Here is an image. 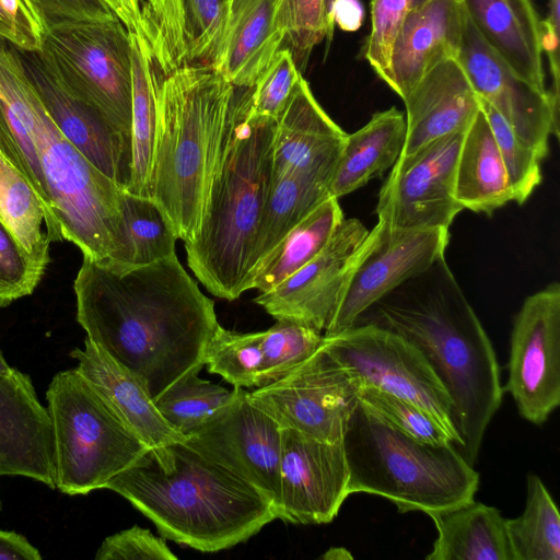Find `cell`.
I'll return each instance as SVG.
<instances>
[{
	"instance_id": "obj_52",
	"label": "cell",
	"mask_w": 560,
	"mask_h": 560,
	"mask_svg": "<svg viewBox=\"0 0 560 560\" xmlns=\"http://www.w3.org/2000/svg\"><path fill=\"white\" fill-rule=\"evenodd\" d=\"M128 32L145 39L141 0H103ZM147 40V39H145Z\"/></svg>"
},
{
	"instance_id": "obj_46",
	"label": "cell",
	"mask_w": 560,
	"mask_h": 560,
	"mask_svg": "<svg viewBox=\"0 0 560 560\" xmlns=\"http://www.w3.org/2000/svg\"><path fill=\"white\" fill-rule=\"evenodd\" d=\"M44 273L0 217V307L31 294Z\"/></svg>"
},
{
	"instance_id": "obj_5",
	"label": "cell",
	"mask_w": 560,
	"mask_h": 560,
	"mask_svg": "<svg viewBox=\"0 0 560 560\" xmlns=\"http://www.w3.org/2000/svg\"><path fill=\"white\" fill-rule=\"evenodd\" d=\"M155 138L149 198L184 243L197 235L234 85L208 66L153 65Z\"/></svg>"
},
{
	"instance_id": "obj_25",
	"label": "cell",
	"mask_w": 560,
	"mask_h": 560,
	"mask_svg": "<svg viewBox=\"0 0 560 560\" xmlns=\"http://www.w3.org/2000/svg\"><path fill=\"white\" fill-rule=\"evenodd\" d=\"M70 355L78 361L75 370L148 448L185 440L160 413L141 381L88 338L84 348H75Z\"/></svg>"
},
{
	"instance_id": "obj_50",
	"label": "cell",
	"mask_w": 560,
	"mask_h": 560,
	"mask_svg": "<svg viewBox=\"0 0 560 560\" xmlns=\"http://www.w3.org/2000/svg\"><path fill=\"white\" fill-rule=\"evenodd\" d=\"M548 15L541 21V47L547 55L552 77L551 94L559 98V28L560 0H549Z\"/></svg>"
},
{
	"instance_id": "obj_45",
	"label": "cell",
	"mask_w": 560,
	"mask_h": 560,
	"mask_svg": "<svg viewBox=\"0 0 560 560\" xmlns=\"http://www.w3.org/2000/svg\"><path fill=\"white\" fill-rule=\"evenodd\" d=\"M301 75L290 50L285 47L279 49L254 85L249 114L277 121Z\"/></svg>"
},
{
	"instance_id": "obj_32",
	"label": "cell",
	"mask_w": 560,
	"mask_h": 560,
	"mask_svg": "<svg viewBox=\"0 0 560 560\" xmlns=\"http://www.w3.org/2000/svg\"><path fill=\"white\" fill-rule=\"evenodd\" d=\"M330 178L331 173L319 171L290 172L272 177L258 229L254 267L294 225L329 197Z\"/></svg>"
},
{
	"instance_id": "obj_12",
	"label": "cell",
	"mask_w": 560,
	"mask_h": 560,
	"mask_svg": "<svg viewBox=\"0 0 560 560\" xmlns=\"http://www.w3.org/2000/svg\"><path fill=\"white\" fill-rule=\"evenodd\" d=\"M232 399L184 442L256 488L280 515L281 429L233 387Z\"/></svg>"
},
{
	"instance_id": "obj_2",
	"label": "cell",
	"mask_w": 560,
	"mask_h": 560,
	"mask_svg": "<svg viewBox=\"0 0 560 560\" xmlns=\"http://www.w3.org/2000/svg\"><path fill=\"white\" fill-rule=\"evenodd\" d=\"M358 324L386 328L423 354L452 400L456 448L474 466L503 388L492 343L445 257L373 304Z\"/></svg>"
},
{
	"instance_id": "obj_3",
	"label": "cell",
	"mask_w": 560,
	"mask_h": 560,
	"mask_svg": "<svg viewBox=\"0 0 560 560\" xmlns=\"http://www.w3.org/2000/svg\"><path fill=\"white\" fill-rule=\"evenodd\" d=\"M104 489L128 500L164 538L201 552L244 542L278 518L256 488L184 441L147 450Z\"/></svg>"
},
{
	"instance_id": "obj_54",
	"label": "cell",
	"mask_w": 560,
	"mask_h": 560,
	"mask_svg": "<svg viewBox=\"0 0 560 560\" xmlns=\"http://www.w3.org/2000/svg\"><path fill=\"white\" fill-rule=\"evenodd\" d=\"M324 1H325V12H326L327 26H328L327 43L329 45V43L332 38L334 30H335V24L332 21V7H334L336 0H324Z\"/></svg>"
},
{
	"instance_id": "obj_8",
	"label": "cell",
	"mask_w": 560,
	"mask_h": 560,
	"mask_svg": "<svg viewBox=\"0 0 560 560\" xmlns=\"http://www.w3.org/2000/svg\"><path fill=\"white\" fill-rule=\"evenodd\" d=\"M46 399L55 434L56 488L63 493L104 489L149 450L75 369L52 377Z\"/></svg>"
},
{
	"instance_id": "obj_38",
	"label": "cell",
	"mask_w": 560,
	"mask_h": 560,
	"mask_svg": "<svg viewBox=\"0 0 560 560\" xmlns=\"http://www.w3.org/2000/svg\"><path fill=\"white\" fill-rule=\"evenodd\" d=\"M145 39L161 70L168 74L188 65L185 0L141 1Z\"/></svg>"
},
{
	"instance_id": "obj_16",
	"label": "cell",
	"mask_w": 560,
	"mask_h": 560,
	"mask_svg": "<svg viewBox=\"0 0 560 560\" xmlns=\"http://www.w3.org/2000/svg\"><path fill=\"white\" fill-rule=\"evenodd\" d=\"M372 230L358 219H343L312 260L254 302L277 320L324 334L354 268L368 250Z\"/></svg>"
},
{
	"instance_id": "obj_41",
	"label": "cell",
	"mask_w": 560,
	"mask_h": 560,
	"mask_svg": "<svg viewBox=\"0 0 560 560\" xmlns=\"http://www.w3.org/2000/svg\"><path fill=\"white\" fill-rule=\"evenodd\" d=\"M277 25L283 46L303 73L315 46L328 38L324 0H278Z\"/></svg>"
},
{
	"instance_id": "obj_57",
	"label": "cell",
	"mask_w": 560,
	"mask_h": 560,
	"mask_svg": "<svg viewBox=\"0 0 560 560\" xmlns=\"http://www.w3.org/2000/svg\"><path fill=\"white\" fill-rule=\"evenodd\" d=\"M0 505H1V502H0Z\"/></svg>"
},
{
	"instance_id": "obj_15",
	"label": "cell",
	"mask_w": 560,
	"mask_h": 560,
	"mask_svg": "<svg viewBox=\"0 0 560 560\" xmlns=\"http://www.w3.org/2000/svg\"><path fill=\"white\" fill-rule=\"evenodd\" d=\"M368 250L351 273L324 337L350 328L373 304L445 257L448 229H388L377 222Z\"/></svg>"
},
{
	"instance_id": "obj_20",
	"label": "cell",
	"mask_w": 560,
	"mask_h": 560,
	"mask_svg": "<svg viewBox=\"0 0 560 560\" xmlns=\"http://www.w3.org/2000/svg\"><path fill=\"white\" fill-rule=\"evenodd\" d=\"M35 479L56 489L54 425L28 375L0 374V476Z\"/></svg>"
},
{
	"instance_id": "obj_28",
	"label": "cell",
	"mask_w": 560,
	"mask_h": 560,
	"mask_svg": "<svg viewBox=\"0 0 560 560\" xmlns=\"http://www.w3.org/2000/svg\"><path fill=\"white\" fill-rule=\"evenodd\" d=\"M406 118L396 107L375 113L359 130L346 136L328 194L339 199L390 168L401 154Z\"/></svg>"
},
{
	"instance_id": "obj_1",
	"label": "cell",
	"mask_w": 560,
	"mask_h": 560,
	"mask_svg": "<svg viewBox=\"0 0 560 560\" xmlns=\"http://www.w3.org/2000/svg\"><path fill=\"white\" fill-rule=\"evenodd\" d=\"M73 289L86 338L138 377L153 400L205 366L220 325L214 302L176 254L140 266L83 257Z\"/></svg>"
},
{
	"instance_id": "obj_4",
	"label": "cell",
	"mask_w": 560,
	"mask_h": 560,
	"mask_svg": "<svg viewBox=\"0 0 560 560\" xmlns=\"http://www.w3.org/2000/svg\"><path fill=\"white\" fill-rule=\"evenodd\" d=\"M253 88L234 85L201 225L187 264L213 295L249 290L258 229L272 182L276 120L249 114Z\"/></svg>"
},
{
	"instance_id": "obj_24",
	"label": "cell",
	"mask_w": 560,
	"mask_h": 560,
	"mask_svg": "<svg viewBox=\"0 0 560 560\" xmlns=\"http://www.w3.org/2000/svg\"><path fill=\"white\" fill-rule=\"evenodd\" d=\"M278 0H226L220 48L209 66L235 86L253 88L283 46Z\"/></svg>"
},
{
	"instance_id": "obj_23",
	"label": "cell",
	"mask_w": 560,
	"mask_h": 560,
	"mask_svg": "<svg viewBox=\"0 0 560 560\" xmlns=\"http://www.w3.org/2000/svg\"><path fill=\"white\" fill-rule=\"evenodd\" d=\"M347 133L316 101L301 75L276 121L272 177L290 172H334Z\"/></svg>"
},
{
	"instance_id": "obj_9",
	"label": "cell",
	"mask_w": 560,
	"mask_h": 560,
	"mask_svg": "<svg viewBox=\"0 0 560 560\" xmlns=\"http://www.w3.org/2000/svg\"><path fill=\"white\" fill-rule=\"evenodd\" d=\"M42 61L77 97L131 139V50L118 20L80 21L44 31Z\"/></svg>"
},
{
	"instance_id": "obj_37",
	"label": "cell",
	"mask_w": 560,
	"mask_h": 560,
	"mask_svg": "<svg viewBox=\"0 0 560 560\" xmlns=\"http://www.w3.org/2000/svg\"><path fill=\"white\" fill-rule=\"evenodd\" d=\"M260 332H236L218 326L205 353L210 373L222 376L233 387L259 386L262 369Z\"/></svg>"
},
{
	"instance_id": "obj_29",
	"label": "cell",
	"mask_w": 560,
	"mask_h": 560,
	"mask_svg": "<svg viewBox=\"0 0 560 560\" xmlns=\"http://www.w3.org/2000/svg\"><path fill=\"white\" fill-rule=\"evenodd\" d=\"M455 197L463 209L488 215L513 201L499 148L481 108L463 137L456 164Z\"/></svg>"
},
{
	"instance_id": "obj_7",
	"label": "cell",
	"mask_w": 560,
	"mask_h": 560,
	"mask_svg": "<svg viewBox=\"0 0 560 560\" xmlns=\"http://www.w3.org/2000/svg\"><path fill=\"white\" fill-rule=\"evenodd\" d=\"M35 137L51 211L62 240L83 257L129 264L125 188L102 173L57 128L37 93Z\"/></svg>"
},
{
	"instance_id": "obj_21",
	"label": "cell",
	"mask_w": 560,
	"mask_h": 560,
	"mask_svg": "<svg viewBox=\"0 0 560 560\" xmlns=\"http://www.w3.org/2000/svg\"><path fill=\"white\" fill-rule=\"evenodd\" d=\"M464 21L460 0H429L413 10L396 35L383 81L404 101L435 65L458 58Z\"/></svg>"
},
{
	"instance_id": "obj_43",
	"label": "cell",
	"mask_w": 560,
	"mask_h": 560,
	"mask_svg": "<svg viewBox=\"0 0 560 560\" xmlns=\"http://www.w3.org/2000/svg\"><path fill=\"white\" fill-rule=\"evenodd\" d=\"M188 65L210 66L220 48L226 0H185Z\"/></svg>"
},
{
	"instance_id": "obj_19",
	"label": "cell",
	"mask_w": 560,
	"mask_h": 560,
	"mask_svg": "<svg viewBox=\"0 0 560 560\" xmlns=\"http://www.w3.org/2000/svg\"><path fill=\"white\" fill-rule=\"evenodd\" d=\"M24 71L51 120L102 173L127 189L131 139L97 108L72 94L42 61L37 51L19 50Z\"/></svg>"
},
{
	"instance_id": "obj_27",
	"label": "cell",
	"mask_w": 560,
	"mask_h": 560,
	"mask_svg": "<svg viewBox=\"0 0 560 560\" xmlns=\"http://www.w3.org/2000/svg\"><path fill=\"white\" fill-rule=\"evenodd\" d=\"M425 514L438 530L425 560H516L506 518L494 506L472 499Z\"/></svg>"
},
{
	"instance_id": "obj_48",
	"label": "cell",
	"mask_w": 560,
	"mask_h": 560,
	"mask_svg": "<svg viewBox=\"0 0 560 560\" xmlns=\"http://www.w3.org/2000/svg\"><path fill=\"white\" fill-rule=\"evenodd\" d=\"M44 27L30 0H0V37L16 49L39 51Z\"/></svg>"
},
{
	"instance_id": "obj_6",
	"label": "cell",
	"mask_w": 560,
	"mask_h": 560,
	"mask_svg": "<svg viewBox=\"0 0 560 560\" xmlns=\"http://www.w3.org/2000/svg\"><path fill=\"white\" fill-rule=\"evenodd\" d=\"M342 444L350 493L381 495L400 513L459 505L472 500L479 486V474L452 443L416 440L360 399Z\"/></svg>"
},
{
	"instance_id": "obj_26",
	"label": "cell",
	"mask_w": 560,
	"mask_h": 560,
	"mask_svg": "<svg viewBox=\"0 0 560 560\" xmlns=\"http://www.w3.org/2000/svg\"><path fill=\"white\" fill-rule=\"evenodd\" d=\"M485 43L524 81L547 91L541 21L532 0H460Z\"/></svg>"
},
{
	"instance_id": "obj_31",
	"label": "cell",
	"mask_w": 560,
	"mask_h": 560,
	"mask_svg": "<svg viewBox=\"0 0 560 560\" xmlns=\"http://www.w3.org/2000/svg\"><path fill=\"white\" fill-rule=\"evenodd\" d=\"M0 217L20 245L45 272L55 242L48 212L23 172L0 149Z\"/></svg>"
},
{
	"instance_id": "obj_49",
	"label": "cell",
	"mask_w": 560,
	"mask_h": 560,
	"mask_svg": "<svg viewBox=\"0 0 560 560\" xmlns=\"http://www.w3.org/2000/svg\"><path fill=\"white\" fill-rule=\"evenodd\" d=\"M44 31L56 25L80 21L117 19L103 0H30Z\"/></svg>"
},
{
	"instance_id": "obj_11",
	"label": "cell",
	"mask_w": 560,
	"mask_h": 560,
	"mask_svg": "<svg viewBox=\"0 0 560 560\" xmlns=\"http://www.w3.org/2000/svg\"><path fill=\"white\" fill-rule=\"evenodd\" d=\"M323 345L282 378L248 392V397L280 429L338 443L359 402L360 385Z\"/></svg>"
},
{
	"instance_id": "obj_33",
	"label": "cell",
	"mask_w": 560,
	"mask_h": 560,
	"mask_svg": "<svg viewBox=\"0 0 560 560\" xmlns=\"http://www.w3.org/2000/svg\"><path fill=\"white\" fill-rule=\"evenodd\" d=\"M129 33L131 50V172L127 191L149 197L155 138V95L149 43Z\"/></svg>"
},
{
	"instance_id": "obj_42",
	"label": "cell",
	"mask_w": 560,
	"mask_h": 560,
	"mask_svg": "<svg viewBox=\"0 0 560 560\" xmlns=\"http://www.w3.org/2000/svg\"><path fill=\"white\" fill-rule=\"evenodd\" d=\"M359 399L388 423L416 440L430 444L452 443L432 417L408 400L370 386L360 387Z\"/></svg>"
},
{
	"instance_id": "obj_30",
	"label": "cell",
	"mask_w": 560,
	"mask_h": 560,
	"mask_svg": "<svg viewBox=\"0 0 560 560\" xmlns=\"http://www.w3.org/2000/svg\"><path fill=\"white\" fill-rule=\"evenodd\" d=\"M335 197H327L294 225L254 267L249 289L268 292L312 260L343 220Z\"/></svg>"
},
{
	"instance_id": "obj_44",
	"label": "cell",
	"mask_w": 560,
	"mask_h": 560,
	"mask_svg": "<svg viewBox=\"0 0 560 560\" xmlns=\"http://www.w3.org/2000/svg\"><path fill=\"white\" fill-rule=\"evenodd\" d=\"M429 0H372L371 31L362 49L380 79H384L396 35L413 10Z\"/></svg>"
},
{
	"instance_id": "obj_10",
	"label": "cell",
	"mask_w": 560,
	"mask_h": 560,
	"mask_svg": "<svg viewBox=\"0 0 560 560\" xmlns=\"http://www.w3.org/2000/svg\"><path fill=\"white\" fill-rule=\"evenodd\" d=\"M325 350L359 383L408 400L460 443L448 393L423 354L401 336L373 324H358L324 337Z\"/></svg>"
},
{
	"instance_id": "obj_34",
	"label": "cell",
	"mask_w": 560,
	"mask_h": 560,
	"mask_svg": "<svg viewBox=\"0 0 560 560\" xmlns=\"http://www.w3.org/2000/svg\"><path fill=\"white\" fill-rule=\"evenodd\" d=\"M506 528L516 560H560V514L537 475L528 474L525 509Z\"/></svg>"
},
{
	"instance_id": "obj_40",
	"label": "cell",
	"mask_w": 560,
	"mask_h": 560,
	"mask_svg": "<svg viewBox=\"0 0 560 560\" xmlns=\"http://www.w3.org/2000/svg\"><path fill=\"white\" fill-rule=\"evenodd\" d=\"M479 103L499 148L513 201L523 205L541 182L540 162L542 160L489 103L481 98Z\"/></svg>"
},
{
	"instance_id": "obj_39",
	"label": "cell",
	"mask_w": 560,
	"mask_h": 560,
	"mask_svg": "<svg viewBox=\"0 0 560 560\" xmlns=\"http://www.w3.org/2000/svg\"><path fill=\"white\" fill-rule=\"evenodd\" d=\"M259 332L264 360L258 388L282 378L324 343L322 332L287 320Z\"/></svg>"
},
{
	"instance_id": "obj_47",
	"label": "cell",
	"mask_w": 560,
	"mask_h": 560,
	"mask_svg": "<svg viewBox=\"0 0 560 560\" xmlns=\"http://www.w3.org/2000/svg\"><path fill=\"white\" fill-rule=\"evenodd\" d=\"M96 560H177L164 537L133 525L106 537L95 555Z\"/></svg>"
},
{
	"instance_id": "obj_14",
	"label": "cell",
	"mask_w": 560,
	"mask_h": 560,
	"mask_svg": "<svg viewBox=\"0 0 560 560\" xmlns=\"http://www.w3.org/2000/svg\"><path fill=\"white\" fill-rule=\"evenodd\" d=\"M506 389L520 415L544 423L560 405V284L527 296L511 334Z\"/></svg>"
},
{
	"instance_id": "obj_22",
	"label": "cell",
	"mask_w": 560,
	"mask_h": 560,
	"mask_svg": "<svg viewBox=\"0 0 560 560\" xmlns=\"http://www.w3.org/2000/svg\"><path fill=\"white\" fill-rule=\"evenodd\" d=\"M404 103L406 139L401 158L442 137L466 131L480 110L479 98L455 58L428 71Z\"/></svg>"
},
{
	"instance_id": "obj_35",
	"label": "cell",
	"mask_w": 560,
	"mask_h": 560,
	"mask_svg": "<svg viewBox=\"0 0 560 560\" xmlns=\"http://www.w3.org/2000/svg\"><path fill=\"white\" fill-rule=\"evenodd\" d=\"M200 370L191 371L154 400L166 422L184 438L226 405L234 389L199 377Z\"/></svg>"
},
{
	"instance_id": "obj_53",
	"label": "cell",
	"mask_w": 560,
	"mask_h": 560,
	"mask_svg": "<svg viewBox=\"0 0 560 560\" xmlns=\"http://www.w3.org/2000/svg\"><path fill=\"white\" fill-rule=\"evenodd\" d=\"M364 19V9L360 0H336L332 7V21L346 32L360 28Z\"/></svg>"
},
{
	"instance_id": "obj_18",
	"label": "cell",
	"mask_w": 560,
	"mask_h": 560,
	"mask_svg": "<svg viewBox=\"0 0 560 560\" xmlns=\"http://www.w3.org/2000/svg\"><path fill=\"white\" fill-rule=\"evenodd\" d=\"M280 488V520L330 523L351 494L342 442L328 443L281 429Z\"/></svg>"
},
{
	"instance_id": "obj_51",
	"label": "cell",
	"mask_w": 560,
	"mask_h": 560,
	"mask_svg": "<svg viewBox=\"0 0 560 560\" xmlns=\"http://www.w3.org/2000/svg\"><path fill=\"white\" fill-rule=\"evenodd\" d=\"M42 556L23 535L0 529V560H40Z\"/></svg>"
},
{
	"instance_id": "obj_36",
	"label": "cell",
	"mask_w": 560,
	"mask_h": 560,
	"mask_svg": "<svg viewBox=\"0 0 560 560\" xmlns=\"http://www.w3.org/2000/svg\"><path fill=\"white\" fill-rule=\"evenodd\" d=\"M122 215L130 262L147 265L175 254L178 236L163 209L151 198L125 189Z\"/></svg>"
},
{
	"instance_id": "obj_13",
	"label": "cell",
	"mask_w": 560,
	"mask_h": 560,
	"mask_svg": "<svg viewBox=\"0 0 560 560\" xmlns=\"http://www.w3.org/2000/svg\"><path fill=\"white\" fill-rule=\"evenodd\" d=\"M464 133L398 158L378 194V222L395 230L450 229L463 210L455 197V175Z\"/></svg>"
},
{
	"instance_id": "obj_55",
	"label": "cell",
	"mask_w": 560,
	"mask_h": 560,
	"mask_svg": "<svg viewBox=\"0 0 560 560\" xmlns=\"http://www.w3.org/2000/svg\"><path fill=\"white\" fill-rule=\"evenodd\" d=\"M320 558L323 559H351V553L343 548H330Z\"/></svg>"
},
{
	"instance_id": "obj_56",
	"label": "cell",
	"mask_w": 560,
	"mask_h": 560,
	"mask_svg": "<svg viewBox=\"0 0 560 560\" xmlns=\"http://www.w3.org/2000/svg\"><path fill=\"white\" fill-rule=\"evenodd\" d=\"M11 370V366L5 362L4 357L0 350V374H7Z\"/></svg>"
},
{
	"instance_id": "obj_17",
	"label": "cell",
	"mask_w": 560,
	"mask_h": 560,
	"mask_svg": "<svg viewBox=\"0 0 560 560\" xmlns=\"http://www.w3.org/2000/svg\"><path fill=\"white\" fill-rule=\"evenodd\" d=\"M458 61L477 96L489 103L544 160L559 137V104L521 79L480 37L465 13Z\"/></svg>"
}]
</instances>
